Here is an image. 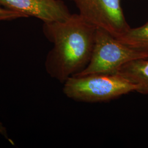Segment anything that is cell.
I'll list each match as a JSON object with an SVG mask.
<instances>
[{
  "label": "cell",
  "mask_w": 148,
  "mask_h": 148,
  "mask_svg": "<svg viewBox=\"0 0 148 148\" xmlns=\"http://www.w3.org/2000/svg\"><path fill=\"white\" fill-rule=\"evenodd\" d=\"M85 20L119 38L131 28L125 19L121 0H71Z\"/></svg>",
  "instance_id": "4"
},
{
  "label": "cell",
  "mask_w": 148,
  "mask_h": 148,
  "mask_svg": "<svg viewBox=\"0 0 148 148\" xmlns=\"http://www.w3.org/2000/svg\"><path fill=\"white\" fill-rule=\"evenodd\" d=\"M117 74L136 85V92L148 95V58L127 63L122 66Z\"/></svg>",
  "instance_id": "6"
},
{
  "label": "cell",
  "mask_w": 148,
  "mask_h": 148,
  "mask_svg": "<svg viewBox=\"0 0 148 148\" xmlns=\"http://www.w3.org/2000/svg\"><path fill=\"white\" fill-rule=\"evenodd\" d=\"M21 18H27L26 16L15 11H11L0 6V21H12Z\"/></svg>",
  "instance_id": "8"
},
{
  "label": "cell",
  "mask_w": 148,
  "mask_h": 148,
  "mask_svg": "<svg viewBox=\"0 0 148 148\" xmlns=\"http://www.w3.org/2000/svg\"><path fill=\"white\" fill-rule=\"evenodd\" d=\"M0 6L27 17L40 19L44 23L63 21L71 14L60 0H0Z\"/></svg>",
  "instance_id": "5"
},
{
  "label": "cell",
  "mask_w": 148,
  "mask_h": 148,
  "mask_svg": "<svg viewBox=\"0 0 148 148\" xmlns=\"http://www.w3.org/2000/svg\"><path fill=\"white\" fill-rule=\"evenodd\" d=\"M144 58H148L147 51L130 47L105 30L97 28L90 62L82 71L75 75L116 74L125 64Z\"/></svg>",
  "instance_id": "3"
},
{
  "label": "cell",
  "mask_w": 148,
  "mask_h": 148,
  "mask_svg": "<svg viewBox=\"0 0 148 148\" xmlns=\"http://www.w3.org/2000/svg\"><path fill=\"white\" fill-rule=\"evenodd\" d=\"M0 134L2 136H3L7 140H8V142L11 143V144L14 145V142L8 137V136L7 134V130H6L5 127L3 126V125H2V123L1 122H0Z\"/></svg>",
  "instance_id": "9"
},
{
  "label": "cell",
  "mask_w": 148,
  "mask_h": 148,
  "mask_svg": "<svg viewBox=\"0 0 148 148\" xmlns=\"http://www.w3.org/2000/svg\"><path fill=\"white\" fill-rule=\"evenodd\" d=\"M116 38L130 47L148 52V22L141 27H131L123 35Z\"/></svg>",
  "instance_id": "7"
},
{
  "label": "cell",
  "mask_w": 148,
  "mask_h": 148,
  "mask_svg": "<svg viewBox=\"0 0 148 148\" xmlns=\"http://www.w3.org/2000/svg\"><path fill=\"white\" fill-rule=\"evenodd\" d=\"M138 87L119 74L74 75L64 82L63 93L69 98L85 103L113 100L132 92Z\"/></svg>",
  "instance_id": "2"
},
{
  "label": "cell",
  "mask_w": 148,
  "mask_h": 148,
  "mask_svg": "<svg viewBox=\"0 0 148 148\" xmlns=\"http://www.w3.org/2000/svg\"><path fill=\"white\" fill-rule=\"evenodd\" d=\"M96 30L79 14H71L63 21L44 23L43 33L53 44L45 64L51 77L64 84L85 69L91 58Z\"/></svg>",
  "instance_id": "1"
}]
</instances>
